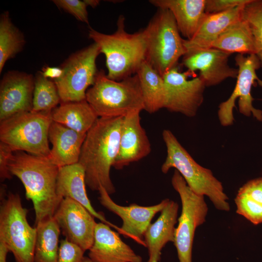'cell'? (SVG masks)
<instances>
[{
  "label": "cell",
  "mask_w": 262,
  "mask_h": 262,
  "mask_svg": "<svg viewBox=\"0 0 262 262\" xmlns=\"http://www.w3.org/2000/svg\"><path fill=\"white\" fill-rule=\"evenodd\" d=\"M87 6H91L93 8H95L99 3L100 1L98 0H84Z\"/></svg>",
  "instance_id": "74e56055"
},
{
  "label": "cell",
  "mask_w": 262,
  "mask_h": 262,
  "mask_svg": "<svg viewBox=\"0 0 262 262\" xmlns=\"http://www.w3.org/2000/svg\"><path fill=\"white\" fill-rule=\"evenodd\" d=\"M33 262H57L61 229L53 217L35 225Z\"/></svg>",
  "instance_id": "4316f807"
},
{
  "label": "cell",
  "mask_w": 262,
  "mask_h": 262,
  "mask_svg": "<svg viewBox=\"0 0 262 262\" xmlns=\"http://www.w3.org/2000/svg\"><path fill=\"white\" fill-rule=\"evenodd\" d=\"M123 119L98 117L86 133L78 163L84 170L86 185L93 191L102 186L110 195L115 192L110 170L118 153Z\"/></svg>",
  "instance_id": "6da1fadb"
},
{
  "label": "cell",
  "mask_w": 262,
  "mask_h": 262,
  "mask_svg": "<svg viewBox=\"0 0 262 262\" xmlns=\"http://www.w3.org/2000/svg\"><path fill=\"white\" fill-rule=\"evenodd\" d=\"M0 194V242L7 246L16 262H33L36 229L28 222V210L22 206L18 194L9 192L5 198Z\"/></svg>",
  "instance_id": "ba28073f"
},
{
  "label": "cell",
  "mask_w": 262,
  "mask_h": 262,
  "mask_svg": "<svg viewBox=\"0 0 262 262\" xmlns=\"http://www.w3.org/2000/svg\"><path fill=\"white\" fill-rule=\"evenodd\" d=\"M95 43L72 53L61 65V76L53 81L61 102L81 101L86 99L88 87L92 85L98 70L96 59L100 53Z\"/></svg>",
  "instance_id": "30bf717a"
},
{
  "label": "cell",
  "mask_w": 262,
  "mask_h": 262,
  "mask_svg": "<svg viewBox=\"0 0 262 262\" xmlns=\"http://www.w3.org/2000/svg\"><path fill=\"white\" fill-rule=\"evenodd\" d=\"M212 48L230 54H256L255 41L250 28L241 17L221 34Z\"/></svg>",
  "instance_id": "d4e9b609"
},
{
  "label": "cell",
  "mask_w": 262,
  "mask_h": 262,
  "mask_svg": "<svg viewBox=\"0 0 262 262\" xmlns=\"http://www.w3.org/2000/svg\"><path fill=\"white\" fill-rule=\"evenodd\" d=\"M85 184V171L79 163L59 168L56 187L58 196L62 199L69 198L78 202L95 218L114 227L119 232L120 228L107 221L103 213L94 209L87 195Z\"/></svg>",
  "instance_id": "d6986e66"
},
{
  "label": "cell",
  "mask_w": 262,
  "mask_h": 262,
  "mask_svg": "<svg viewBox=\"0 0 262 262\" xmlns=\"http://www.w3.org/2000/svg\"><path fill=\"white\" fill-rule=\"evenodd\" d=\"M238 73L235 88L230 96L219 106L218 117L223 126L233 124L234 118L233 111L236 99L238 98V108L240 113L246 116L251 115L259 121H262V111L254 107L251 91L252 86L258 83L262 87L256 71L261 67L260 61L256 54L245 56L238 54L235 57Z\"/></svg>",
  "instance_id": "8fae6325"
},
{
  "label": "cell",
  "mask_w": 262,
  "mask_h": 262,
  "mask_svg": "<svg viewBox=\"0 0 262 262\" xmlns=\"http://www.w3.org/2000/svg\"><path fill=\"white\" fill-rule=\"evenodd\" d=\"M51 115L53 121L82 133H87L98 118L86 99L61 102Z\"/></svg>",
  "instance_id": "cb8c5ba5"
},
{
  "label": "cell",
  "mask_w": 262,
  "mask_h": 262,
  "mask_svg": "<svg viewBox=\"0 0 262 262\" xmlns=\"http://www.w3.org/2000/svg\"><path fill=\"white\" fill-rule=\"evenodd\" d=\"M86 135L52 121L49 131L52 148L48 157L59 167L78 163Z\"/></svg>",
  "instance_id": "44dd1931"
},
{
  "label": "cell",
  "mask_w": 262,
  "mask_h": 262,
  "mask_svg": "<svg viewBox=\"0 0 262 262\" xmlns=\"http://www.w3.org/2000/svg\"><path fill=\"white\" fill-rule=\"evenodd\" d=\"M23 33L12 23L9 13L5 11L0 17V73L6 62L14 58L25 44Z\"/></svg>",
  "instance_id": "f1b7e54d"
},
{
  "label": "cell",
  "mask_w": 262,
  "mask_h": 262,
  "mask_svg": "<svg viewBox=\"0 0 262 262\" xmlns=\"http://www.w3.org/2000/svg\"><path fill=\"white\" fill-rule=\"evenodd\" d=\"M244 6L221 13L207 14L194 37L190 40H184L186 54L212 48L213 43L221 34L241 18Z\"/></svg>",
  "instance_id": "603a6c76"
},
{
  "label": "cell",
  "mask_w": 262,
  "mask_h": 262,
  "mask_svg": "<svg viewBox=\"0 0 262 262\" xmlns=\"http://www.w3.org/2000/svg\"><path fill=\"white\" fill-rule=\"evenodd\" d=\"M136 74L142 93L144 110L153 114L164 108L166 91L163 77L146 61Z\"/></svg>",
  "instance_id": "484cf974"
},
{
  "label": "cell",
  "mask_w": 262,
  "mask_h": 262,
  "mask_svg": "<svg viewBox=\"0 0 262 262\" xmlns=\"http://www.w3.org/2000/svg\"><path fill=\"white\" fill-rule=\"evenodd\" d=\"M33 107V112H51L61 102L54 82L45 77L41 71L34 77Z\"/></svg>",
  "instance_id": "f546056e"
},
{
  "label": "cell",
  "mask_w": 262,
  "mask_h": 262,
  "mask_svg": "<svg viewBox=\"0 0 262 262\" xmlns=\"http://www.w3.org/2000/svg\"><path fill=\"white\" fill-rule=\"evenodd\" d=\"M51 112H26L0 122V140L13 151L48 157Z\"/></svg>",
  "instance_id": "52a82bcc"
},
{
  "label": "cell",
  "mask_w": 262,
  "mask_h": 262,
  "mask_svg": "<svg viewBox=\"0 0 262 262\" xmlns=\"http://www.w3.org/2000/svg\"><path fill=\"white\" fill-rule=\"evenodd\" d=\"M11 174L18 178L35 211V224L53 216L62 199L56 193L59 167L49 157L22 151L13 152L9 161Z\"/></svg>",
  "instance_id": "7a4b0ae2"
},
{
  "label": "cell",
  "mask_w": 262,
  "mask_h": 262,
  "mask_svg": "<svg viewBox=\"0 0 262 262\" xmlns=\"http://www.w3.org/2000/svg\"><path fill=\"white\" fill-rule=\"evenodd\" d=\"M53 217L66 239L84 251L89 250L97 223L84 206L71 198H63Z\"/></svg>",
  "instance_id": "4fadbf2b"
},
{
  "label": "cell",
  "mask_w": 262,
  "mask_h": 262,
  "mask_svg": "<svg viewBox=\"0 0 262 262\" xmlns=\"http://www.w3.org/2000/svg\"><path fill=\"white\" fill-rule=\"evenodd\" d=\"M34 80L32 74L18 71L3 75L0 83V122L32 111Z\"/></svg>",
  "instance_id": "9a60e30c"
},
{
  "label": "cell",
  "mask_w": 262,
  "mask_h": 262,
  "mask_svg": "<svg viewBox=\"0 0 262 262\" xmlns=\"http://www.w3.org/2000/svg\"><path fill=\"white\" fill-rule=\"evenodd\" d=\"M86 100L98 117H124L132 112L144 110L137 75L116 81L98 71L94 84L86 93Z\"/></svg>",
  "instance_id": "5b68a950"
},
{
  "label": "cell",
  "mask_w": 262,
  "mask_h": 262,
  "mask_svg": "<svg viewBox=\"0 0 262 262\" xmlns=\"http://www.w3.org/2000/svg\"><path fill=\"white\" fill-rule=\"evenodd\" d=\"M149 2L158 8L170 11L180 33L186 40L194 37L207 15L206 0H150Z\"/></svg>",
  "instance_id": "7402d4cb"
},
{
  "label": "cell",
  "mask_w": 262,
  "mask_h": 262,
  "mask_svg": "<svg viewBox=\"0 0 262 262\" xmlns=\"http://www.w3.org/2000/svg\"><path fill=\"white\" fill-rule=\"evenodd\" d=\"M140 112H132L123 117L118 151L113 165L116 169L138 161L151 152L150 141L141 124Z\"/></svg>",
  "instance_id": "e0dca14e"
},
{
  "label": "cell",
  "mask_w": 262,
  "mask_h": 262,
  "mask_svg": "<svg viewBox=\"0 0 262 262\" xmlns=\"http://www.w3.org/2000/svg\"><path fill=\"white\" fill-rule=\"evenodd\" d=\"M162 137L167 155L161 167L162 172L166 174L171 168H175L194 193L208 196L216 209L229 211V198L222 183L211 170L197 164L170 130H164Z\"/></svg>",
  "instance_id": "277c9868"
},
{
  "label": "cell",
  "mask_w": 262,
  "mask_h": 262,
  "mask_svg": "<svg viewBox=\"0 0 262 262\" xmlns=\"http://www.w3.org/2000/svg\"><path fill=\"white\" fill-rule=\"evenodd\" d=\"M144 30L146 39V61L161 76L178 66L186 50L175 19L169 10L158 8Z\"/></svg>",
  "instance_id": "8992f818"
},
{
  "label": "cell",
  "mask_w": 262,
  "mask_h": 262,
  "mask_svg": "<svg viewBox=\"0 0 262 262\" xmlns=\"http://www.w3.org/2000/svg\"><path fill=\"white\" fill-rule=\"evenodd\" d=\"M41 72L45 77L48 79H53L54 81L61 76L63 73V70L60 67H50L48 66L43 67Z\"/></svg>",
  "instance_id": "d590c367"
},
{
  "label": "cell",
  "mask_w": 262,
  "mask_h": 262,
  "mask_svg": "<svg viewBox=\"0 0 262 262\" xmlns=\"http://www.w3.org/2000/svg\"><path fill=\"white\" fill-rule=\"evenodd\" d=\"M52 1L59 8L71 14L78 20L89 24L87 6L84 0H53Z\"/></svg>",
  "instance_id": "1f68e13d"
},
{
  "label": "cell",
  "mask_w": 262,
  "mask_h": 262,
  "mask_svg": "<svg viewBox=\"0 0 262 262\" xmlns=\"http://www.w3.org/2000/svg\"><path fill=\"white\" fill-rule=\"evenodd\" d=\"M82 262H94L88 257L84 256Z\"/></svg>",
  "instance_id": "f35d334b"
},
{
  "label": "cell",
  "mask_w": 262,
  "mask_h": 262,
  "mask_svg": "<svg viewBox=\"0 0 262 262\" xmlns=\"http://www.w3.org/2000/svg\"><path fill=\"white\" fill-rule=\"evenodd\" d=\"M237 213L255 225L262 223V177L249 180L235 198Z\"/></svg>",
  "instance_id": "83f0119b"
},
{
  "label": "cell",
  "mask_w": 262,
  "mask_h": 262,
  "mask_svg": "<svg viewBox=\"0 0 262 262\" xmlns=\"http://www.w3.org/2000/svg\"><path fill=\"white\" fill-rule=\"evenodd\" d=\"M117 27L116 31L110 34L90 27L88 36L105 56L108 78L120 81L136 74L146 61L147 46L144 30L133 33L127 32L123 16L118 17Z\"/></svg>",
  "instance_id": "3957f363"
},
{
  "label": "cell",
  "mask_w": 262,
  "mask_h": 262,
  "mask_svg": "<svg viewBox=\"0 0 262 262\" xmlns=\"http://www.w3.org/2000/svg\"><path fill=\"white\" fill-rule=\"evenodd\" d=\"M250 0H206L205 12L207 14L221 13L242 6Z\"/></svg>",
  "instance_id": "836d02e7"
},
{
  "label": "cell",
  "mask_w": 262,
  "mask_h": 262,
  "mask_svg": "<svg viewBox=\"0 0 262 262\" xmlns=\"http://www.w3.org/2000/svg\"><path fill=\"white\" fill-rule=\"evenodd\" d=\"M241 18L250 28L255 41L256 55L262 67V0H250L242 8Z\"/></svg>",
  "instance_id": "4dcf8cb0"
},
{
  "label": "cell",
  "mask_w": 262,
  "mask_h": 262,
  "mask_svg": "<svg viewBox=\"0 0 262 262\" xmlns=\"http://www.w3.org/2000/svg\"><path fill=\"white\" fill-rule=\"evenodd\" d=\"M178 210V203L169 200L158 219L145 231L144 240L148 253L147 262H159L163 247L168 242H174Z\"/></svg>",
  "instance_id": "ffe728a7"
},
{
  "label": "cell",
  "mask_w": 262,
  "mask_h": 262,
  "mask_svg": "<svg viewBox=\"0 0 262 262\" xmlns=\"http://www.w3.org/2000/svg\"><path fill=\"white\" fill-rule=\"evenodd\" d=\"M231 54L215 48L186 54L182 64L190 72L199 71L206 87L218 85L228 78L237 79L238 70L229 64Z\"/></svg>",
  "instance_id": "2e32d148"
},
{
  "label": "cell",
  "mask_w": 262,
  "mask_h": 262,
  "mask_svg": "<svg viewBox=\"0 0 262 262\" xmlns=\"http://www.w3.org/2000/svg\"><path fill=\"white\" fill-rule=\"evenodd\" d=\"M10 252L7 246L0 242V262H7V255Z\"/></svg>",
  "instance_id": "8d00e7d4"
},
{
  "label": "cell",
  "mask_w": 262,
  "mask_h": 262,
  "mask_svg": "<svg viewBox=\"0 0 262 262\" xmlns=\"http://www.w3.org/2000/svg\"><path fill=\"white\" fill-rule=\"evenodd\" d=\"M171 182L174 189L180 195L182 206L173 243L179 262H192L195 231L205 222L208 206L204 196L194 193L177 170L174 171Z\"/></svg>",
  "instance_id": "9c48e42d"
},
{
  "label": "cell",
  "mask_w": 262,
  "mask_h": 262,
  "mask_svg": "<svg viewBox=\"0 0 262 262\" xmlns=\"http://www.w3.org/2000/svg\"><path fill=\"white\" fill-rule=\"evenodd\" d=\"M98 191L100 204L121 218L122 225L119 232L146 246L144 240L145 231L153 217L162 211L169 199H164L159 203L150 206L135 204L122 206L115 203L102 186L99 187Z\"/></svg>",
  "instance_id": "5bb4252c"
},
{
  "label": "cell",
  "mask_w": 262,
  "mask_h": 262,
  "mask_svg": "<svg viewBox=\"0 0 262 262\" xmlns=\"http://www.w3.org/2000/svg\"><path fill=\"white\" fill-rule=\"evenodd\" d=\"M85 251L66 239L61 241L57 262H82Z\"/></svg>",
  "instance_id": "d6a6232c"
},
{
  "label": "cell",
  "mask_w": 262,
  "mask_h": 262,
  "mask_svg": "<svg viewBox=\"0 0 262 262\" xmlns=\"http://www.w3.org/2000/svg\"><path fill=\"white\" fill-rule=\"evenodd\" d=\"M88 257L94 262H142V257L124 243L110 226L97 223Z\"/></svg>",
  "instance_id": "ac0fdd59"
},
{
  "label": "cell",
  "mask_w": 262,
  "mask_h": 262,
  "mask_svg": "<svg viewBox=\"0 0 262 262\" xmlns=\"http://www.w3.org/2000/svg\"><path fill=\"white\" fill-rule=\"evenodd\" d=\"M189 71L181 72L178 66L163 76L166 100L164 108L187 117L195 116L203 103L206 86L198 76L188 79Z\"/></svg>",
  "instance_id": "7c38bea8"
},
{
  "label": "cell",
  "mask_w": 262,
  "mask_h": 262,
  "mask_svg": "<svg viewBox=\"0 0 262 262\" xmlns=\"http://www.w3.org/2000/svg\"><path fill=\"white\" fill-rule=\"evenodd\" d=\"M13 151L5 144L0 142V178L1 181L12 178L9 168V161Z\"/></svg>",
  "instance_id": "e575fe53"
}]
</instances>
